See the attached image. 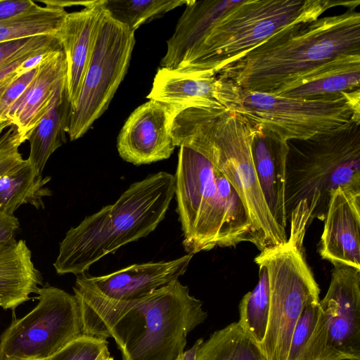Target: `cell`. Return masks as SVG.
<instances>
[{
	"label": "cell",
	"mask_w": 360,
	"mask_h": 360,
	"mask_svg": "<svg viewBox=\"0 0 360 360\" xmlns=\"http://www.w3.org/2000/svg\"><path fill=\"white\" fill-rule=\"evenodd\" d=\"M105 13L104 0L92 1L79 11L68 13L56 34L66 58V87L71 110L79 98Z\"/></svg>",
	"instance_id": "18"
},
{
	"label": "cell",
	"mask_w": 360,
	"mask_h": 360,
	"mask_svg": "<svg viewBox=\"0 0 360 360\" xmlns=\"http://www.w3.org/2000/svg\"><path fill=\"white\" fill-rule=\"evenodd\" d=\"M309 215L307 202L301 201L291 213L286 242L265 248L255 259L266 267L269 283L268 326L259 346L264 360H287L297 321L309 304L320 301L303 246Z\"/></svg>",
	"instance_id": "8"
},
{
	"label": "cell",
	"mask_w": 360,
	"mask_h": 360,
	"mask_svg": "<svg viewBox=\"0 0 360 360\" xmlns=\"http://www.w3.org/2000/svg\"><path fill=\"white\" fill-rule=\"evenodd\" d=\"M356 89H360V53H345L295 77L274 95L325 99Z\"/></svg>",
	"instance_id": "19"
},
{
	"label": "cell",
	"mask_w": 360,
	"mask_h": 360,
	"mask_svg": "<svg viewBox=\"0 0 360 360\" xmlns=\"http://www.w3.org/2000/svg\"><path fill=\"white\" fill-rule=\"evenodd\" d=\"M196 360H264L259 345L240 327L238 322L214 332L203 342Z\"/></svg>",
	"instance_id": "25"
},
{
	"label": "cell",
	"mask_w": 360,
	"mask_h": 360,
	"mask_svg": "<svg viewBox=\"0 0 360 360\" xmlns=\"http://www.w3.org/2000/svg\"><path fill=\"white\" fill-rule=\"evenodd\" d=\"M134 44V32L105 10L79 98L71 110V141L84 135L108 108L127 74Z\"/></svg>",
	"instance_id": "11"
},
{
	"label": "cell",
	"mask_w": 360,
	"mask_h": 360,
	"mask_svg": "<svg viewBox=\"0 0 360 360\" xmlns=\"http://www.w3.org/2000/svg\"><path fill=\"white\" fill-rule=\"evenodd\" d=\"M37 65L24 74L16 77L6 90L1 98V105L6 111V115L9 107L22 94L35 75L37 70Z\"/></svg>",
	"instance_id": "32"
},
{
	"label": "cell",
	"mask_w": 360,
	"mask_h": 360,
	"mask_svg": "<svg viewBox=\"0 0 360 360\" xmlns=\"http://www.w3.org/2000/svg\"><path fill=\"white\" fill-rule=\"evenodd\" d=\"M188 0H104L105 10L115 20L135 32L142 25L160 18Z\"/></svg>",
	"instance_id": "28"
},
{
	"label": "cell",
	"mask_w": 360,
	"mask_h": 360,
	"mask_svg": "<svg viewBox=\"0 0 360 360\" xmlns=\"http://www.w3.org/2000/svg\"><path fill=\"white\" fill-rule=\"evenodd\" d=\"M255 127L236 110L187 108L174 117L175 146L191 148L206 157L229 181L246 207L259 250L283 244L287 231L275 221L265 202L253 164Z\"/></svg>",
	"instance_id": "3"
},
{
	"label": "cell",
	"mask_w": 360,
	"mask_h": 360,
	"mask_svg": "<svg viewBox=\"0 0 360 360\" xmlns=\"http://www.w3.org/2000/svg\"><path fill=\"white\" fill-rule=\"evenodd\" d=\"M23 143L14 125L0 135V176L24 160L19 152Z\"/></svg>",
	"instance_id": "31"
},
{
	"label": "cell",
	"mask_w": 360,
	"mask_h": 360,
	"mask_svg": "<svg viewBox=\"0 0 360 360\" xmlns=\"http://www.w3.org/2000/svg\"><path fill=\"white\" fill-rule=\"evenodd\" d=\"M259 266V280L255 288L247 292L239 304V321L243 330L259 346L264 340L267 330L270 290L266 267L256 263Z\"/></svg>",
	"instance_id": "27"
},
{
	"label": "cell",
	"mask_w": 360,
	"mask_h": 360,
	"mask_svg": "<svg viewBox=\"0 0 360 360\" xmlns=\"http://www.w3.org/2000/svg\"><path fill=\"white\" fill-rule=\"evenodd\" d=\"M20 226L18 219L0 210V243L15 240L14 235Z\"/></svg>",
	"instance_id": "34"
},
{
	"label": "cell",
	"mask_w": 360,
	"mask_h": 360,
	"mask_svg": "<svg viewBox=\"0 0 360 360\" xmlns=\"http://www.w3.org/2000/svg\"><path fill=\"white\" fill-rule=\"evenodd\" d=\"M42 284L24 240L0 243V307L14 309L30 299Z\"/></svg>",
	"instance_id": "22"
},
{
	"label": "cell",
	"mask_w": 360,
	"mask_h": 360,
	"mask_svg": "<svg viewBox=\"0 0 360 360\" xmlns=\"http://www.w3.org/2000/svg\"><path fill=\"white\" fill-rule=\"evenodd\" d=\"M70 113L71 104L65 82L28 139L30 151L27 160L39 173L42 174L50 156L65 143Z\"/></svg>",
	"instance_id": "23"
},
{
	"label": "cell",
	"mask_w": 360,
	"mask_h": 360,
	"mask_svg": "<svg viewBox=\"0 0 360 360\" xmlns=\"http://www.w3.org/2000/svg\"><path fill=\"white\" fill-rule=\"evenodd\" d=\"M96 360H114L110 356L108 349L104 350Z\"/></svg>",
	"instance_id": "36"
},
{
	"label": "cell",
	"mask_w": 360,
	"mask_h": 360,
	"mask_svg": "<svg viewBox=\"0 0 360 360\" xmlns=\"http://www.w3.org/2000/svg\"><path fill=\"white\" fill-rule=\"evenodd\" d=\"M241 1L188 0L173 35L167 41V52L160 68H179L210 27Z\"/></svg>",
	"instance_id": "21"
},
{
	"label": "cell",
	"mask_w": 360,
	"mask_h": 360,
	"mask_svg": "<svg viewBox=\"0 0 360 360\" xmlns=\"http://www.w3.org/2000/svg\"><path fill=\"white\" fill-rule=\"evenodd\" d=\"M36 293V307L1 334L0 360H48L83 335L74 295L51 285L39 288Z\"/></svg>",
	"instance_id": "10"
},
{
	"label": "cell",
	"mask_w": 360,
	"mask_h": 360,
	"mask_svg": "<svg viewBox=\"0 0 360 360\" xmlns=\"http://www.w3.org/2000/svg\"><path fill=\"white\" fill-rule=\"evenodd\" d=\"M193 255L163 262L135 264L107 275H77L75 283L108 299L126 301L141 298L166 286L184 274Z\"/></svg>",
	"instance_id": "15"
},
{
	"label": "cell",
	"mask_w": 360,
	"mask_h": 360,
	"mask_svg": "<svg viewBox=\"0 0 360 360\" xmlns=\"http://www.w3.org/2000/svg\"><path fill=\"white\" fill-rule=\"evenodd\" d=\"M323 221L321 258L360 269V190L342 186L335 189Z\"/></svg>",
	"instance_id": "16"
},
{
	"label": "cell",
	"mask_w": 360,
	"mask_h": 360,
	"mask_svg": "<svg viewBox=\"0 0 360 360\" xmlns=\"http://www.w3.org/2000/svg\"><path fill=\"white\" fill-rule=\"evenodd\" d=\"M60 48L62 46L59 39L53 34H41L0 43V68L34 51H50Z\"/></svg>",
	"instance_id": "29"
},
{
	"label": "cell",
	"mask_w": 360,
	"mask_h": 360,
	"mask_svg": "<svg viewBox=\"0 0 360 360\" xmlns=\"http://www.w3.org/2000/svg\"><path fill=\"white\" fill-rule=\"evenodd\" d=\"M238 112L279 141L302 140L360 122V89L325 99H297L243 91Z\"/></svg>",
	"instance_id": "9"
},
{
	"label": "cell",
	"mask_w": 360,
	"mask_h": 360,
	"mask_svg": "<svg viewBox=\"0 0 360 360\" xmlns=\"http://www.w3.org/2000/svg\"><path fill=\"white\" fill-rule=\"evenodd\" d=\"M66 74L63 47L46 52L31 82L8 109L6 117L24 142L50 108L58 89L66 82Z\"/></svg>",
	"instance_id": "17"
},
{
	"label": "cell",
	"mask_w": 360,
	"mask_h": 360,
	"mask_svg": "<svg viewBox=\"0 0 360 360\" xmlns=\"http://www.w3.org/2000/svg\"><path fill=\"white\" fill-rule=\"evenodd\" d=\"M105 338L82 335L72 340L49 360H96L108 348Z\"/></svg>",
	"instance_id": "30"
},
{
	"label": "cell",
	"mask_w": 360,
	"mask_h": 360,
	"mask_svg": "<svg viewBox=\"0 0 360 360\" xmlns=\"http://www.w3.org/2000/svg\"><path fill=\"white\" fill-rule=\"evenodd\" d=\"M40 8L41 6L30 0H0V21L8 20L28 12L37 11Z\"/></svg>",
	"instance_id": "33"
},
{
	"label": "cell",
	"mask_w": 360,
	"mask_h": 360,
	"mask_svg": "<svg viewBox=\"0 0 360 360\" xmlns=\"http://www.w3.org/2000/svg\"><path fill=\"white\" fill-rule=\"evenodd\" d=\"M174 195L183 245L195 255L259 239L249 212L233 186L202 154L179 146Z\"/></svg>",
	"instance_id": "5"
},
{
	"label": "cell",
	"mask_w": 360,
	"mask_h": 360,
	"mask_svg": "<svg viewBox=\"0 0 360 360\" xmlns=\"http://www.w3.org/2000/svg\"><path fill=\"white\" fill-rule=\"evenodd\" d=\"M359 1L242 0L208 30L177 70L214 75L282 30L319 18L336 6L355 8Z\"/></svg>",
	"instance_id": "6"
},
{
	"label": "cell",
	"mask_w": 360,
	"mask_h": 360,
	"mask_svg": "<svg viewBox=\"0 0 360 360\" xmlns=\"http://www.w3.org/2000/svg\"><path fill=\"white\" fill-rule=\"evenodd\" d=\"M345 53H360V13L292 23L217 74L243 91L274 95L307 71Z\"/></svg>",
	"instance_id": "2"
},
{
	"label": "cell",
	"mask_w": 360,
	"mask_h": 360,
	"mask_svg": "<svg viewBox=\"0 0 360 360\" xmlns=\"http://www.w3.org/2000/svg\"><path fill=\"white\" fill-rule=\"evenodd\" d=\"M174 175L159 172L133 183L113 204L70 228L53 264L59 275L84 274L102 257L153 232L174 195Z\"/></svg>",
	"instance_id": "4"
},
{
	"label": "cell",
	"mask_w": 360,
	"mask_h": 360,
	"mask_svg": "<svg viewBox=\"0 0 360 360\" xmlns=\"http://www.w3.org/2000/svg\"><path fill=\"white\" fill-rule=\"evenodd\" d=\"M67 14L63 8L46 6L0 21V43L41 34L56 35Z\"/></svg>",
	"instance_id": "26"
},
{
	"label": "cell",
	"mask_w": 360,
	"mask_h": 360,
	"mask_svg": "<svg viewBox=\"0 0 360 360\" xmlns=\"http://www.w3.org/2000/svg\"><path fill=\"white\" fill-rule=\"evenodd\" d=\"M50 176L43 177L28 162L21 163L0 176V210L13 215L23 204L44 208L43 198L51 195L46 184Z\"/></svg>",
	"instance_id": "24"
},
{
	"label": "cell",
	"mask_w": 360,
	"mask_h": 360,
	"mask_svg": "<svg viewBox=\"0 0 360 360\" xmlns=\"http://www.w3.org/2000/svg\"><path fill=\"white\" fill-rule=\"evenodd\" d=\"M49 360V359H48Z\"/></svg>",
	"instance_id": "38"
},
{
	"label": "cell",
	"mask_w": 360,
	"mask_h": 360,
	"mask_svg": "<svg viewBox=\"0 0 360 360\" xmlns=\"http://www.w3.org/2000/svg\"><path fill=\"white\" fill-rule=\"evenodd\" d=\"M242 89L231 80L210 72L159 68L149 100L180 108L236 110Z\"/></svg>",
	"instance_id": "13"
},
{
	"label": "cell",
	"mask_w": 360,
	"mask_h": 360,
	"mask_svg": "<svg viewBox=\"0 0 360 360\" xmlns=\"http://www.w3.org/2000/svg\"><path fill=\"white\" fill-rule=\"evenodd\" d=\"M255 128L251 152L257 178L272 217L286 231L288 223L285 208L287 144Z\"/></svg>",
	"instance_id": "20"
},
{
	"label": "cell",
	"mask_w": 360,
	"mask_h": 360,
	"mask_svg": "<svg viewBox=\"0 0 360 360\" xmlns=\"http://www.w3.org/2000/svg\"><path fill=\"white\" fill-rule=\"evenodd\" d=\"M203 342L202 338H199L190 349L182 352L174 360H196L198 350Z\"/></svg>",
	"instance_id": "35"
},
{
	"label": "cell",
	"mask_w": 360,
	"mask_h": 360,
	"mask_svg": "<svg viewBox=\"0 0 360 360\" xmlns=\"http://www.w3.org/2000/svg\"><path fill=\"white\" fill-rule=\"evenodd\" d=\"M335 360H360V358H356V357H343L340 359H338Z\"/></svg>",
	"instance_id": "37"
},
{
	"label": "cell",
	"mask_w": 360,
	"mask_h": 360,
	"mask_svg": "<svg viewBox=\"0 0 360 360\" xmlns=\"http://www.w3.org/2000/svg\"><path fill=\"white\" fill-rule=\"evenodd\" d=\"M83 334L112 337L122 360H174L207 314L177 280L139 299L115 300L75 283Z\"/></svg>",
	"instance_id": "1"
},
{
	"label": "cell",
	"mask_w": 360,
	"mask_h": 360,
	"mask_svg": "<svg viewBox=\"0 0 360 360\" xmlns=\"http://www.w3.org/2000/svg\"><path fill=\"white\" fill-rule=\"evenodd\" d=\"M181 110L154 100L136 108L117 136V148L121 158L135 165L169 158L176 147L172 136L173 120Z\"/></svg>",
	"instance_id": "14"
},
{
	"label": "cell",
	"mask_w": 360,
	"mask_h": 360,
	"mask_svg": "<svg viewBox=\"0 0 360 360\" xmlns=\"http://www.w3.org/2000/svg\"><path fill=\"white\" fill-rule=\"evenodd\" d=\"M285 208L288 222L301 201L309 221L324 220L331 193L339 186L360 190V122L332 132L286 142Z\"/></svg>",
	"instance_id": "7"
},
{
	"label": "cell",
	"mask_w": 360,
	"mask_h": 360,
	"mask_svg": "<svg viewBox=\"0 0 360 360\" xmlns=\"http://www.w3.org/2000/svg\"><path fill=\"white\" fill-rule=\"evenodd\" d=\"M333 266L328 290L319 301L327 327L324 360L360 358V269Z\"/></svg>",
	"instance_id": "12"
}]
</instances>
